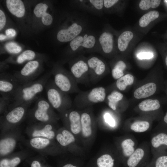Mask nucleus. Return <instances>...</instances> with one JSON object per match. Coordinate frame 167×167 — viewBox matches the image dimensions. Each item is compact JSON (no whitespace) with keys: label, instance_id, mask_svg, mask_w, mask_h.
Instances as JSON below:
<instances>
[{"label":"nucleus","instance_id":"1","mask_svg":"<svg viewBox=\"0 0 167 167\" xmlns=\"http://www.w3.org/2000/svg\"><path fill=\"white\" fill-rule=\"evenodd\" d=\"M50 76L44 75L37 80L21 84L10 97V106L14 108L31 103L43 91Z\"/></svg>","mask_w":167,"mask_h":167},{"label":"nucleus","instance_id":"25","mask_svg":"<svg viewBox=\"0 0 167 167\" xmlns=\"http://www.w3.org/2000/svg\"><path fill=\"white\" fill-rule=\"evenodd\" d=\"M133 37V33L128 31L124 32L120 35L118 41V47L120 51H124L126 49Z\"/></svg>","mask_w":167,"mask_h":167},{"label":"nucleus","instance_id":"11","mask_svg":"<svg viewBox=\"0 0 167 167\" xmlns=\"http://www.w3.org/2000/svg\"><path fill=\"white\" fill-rule=\"evenodd\" d=\"M20 84L14 75L1 74L0 92L1 96L10 98Z\"/></svg>","mask_w":167,"mask_h":167},{"label":"nucleus","instance_id":"12","mask_svg":"<svg viewBox=\"0 0 167 167\" xmlns=\"http://www.w3.org/2000/svg\"><path fill=\"white\" fill-rule=\"evenodd\" d=\"M51 106L48 101L45 99H38L36 101V108L34 113L35 118L42 122L49 121L51 117L49 113Z\"/></svg>","mask_w":167,"mask_h":167},{"label":"nucleus","instance_id":"38","mask_svg":"<svg viewBox=\"0 0 167 167\" xmlns=\"http://www.w3.org/2000/svg\"><path fill=\"white\" fill-rule=\"evenodd\" d=\"M5 47L6 50L11 54H18L22 50L21 48L19 45L13 42L7 43L5 45Z\"/></svg>","mask_w":167,"mask_h":167},{"label":"nucleus","instance_id":"49","mask_svg":"<svg viewBox=\"0 0 167 167\" xmlns=\"http://www.w3.org/2000/svg\"><path fill=\"white\" fill-rule=\"evenodd\" d=\"M63 167H78L76 165H72L71 164H68L65 165Z\"/></svg>","mask_w":167,"mask_h":167},{"label":"nucleus","instance_id":"30","mask_svg":"<svg viewBox=\"0 0 167 167\" xmlns=\"http://www.w3.org/2000/svg\"><path fill=\"white\" fill-rule=\"evenodd\" d=\"M145 167H167V155L152 157Z\"/></svg>","mask_w":167,"mask_h":167},{"label":"nucleus","instance_id":"41","mask_svg":"<svg viewBox=\"0 0 167 167\" xmlns=\"http://www.w3.org/2000/svg\"><path fill=\"white\" fill-rule=\"evenodd\" d=\"M137 56L140 59H149L152 58L154 55L151 52H142L138 54Z\"/></svg>","mask_w":167,"mask_h":167},{"label":"nucleus","instance_id":"47","mask_svg":"<svg viewBox=\"0 0 167 167\" xmlns=\"http://www.w3.org/2000/svg\"><path fill=\"white\" fill-rule=\"evenodd\" d=\"M6 35L10 37H13L16 35V32L12 28L7 29L6 31Z\"/></svg>","mask_w":167,"mask_h":167},{"label":"nucleus","instance_id":"52","mask_svg":"<svg viewBox=\"0 0 167 167\" xmlns=\"http://www.w3.org/2000/svg\"><path fill=\"white\" fill-rule=\"evenodd\" d=\"M164 1L167 4V0H164Z\"/></svg>","mask_w":167,"mask_h":167},{"label":"nucleus","instance_id":"27","mask_svg":"<svg viewBox=\"0 0 167 167\" xmlns=\"http://www.w3.org/2000/svg\"><path fill=\"white\" fill-rule=\"evenodd\" d=\"M134 77L131 75L127 74L117 79L116 83L117 88L120 91H124L126 87L133 83Z\"/></svg>","mask_w":167,"mask_h":167},{"label":"nucleus","instance_id":"50","mask_svg":"<svg viewBox=\"0 0 167 167\" xmlns=\"http://www.w3.org/2000/svg\"><path fill=\"white\" fill-rule=\"evenodd\" d=\"M6 38H7L6 36L2 34H0V40L1 41L4 40L6 39Z\"/></svg>","mask_w":167,"mask_h":167},{"label":"nucleus","instance_id":"37","mask_svg":"<svg viewBox=\"0 0 167 167\" xmlns=\"http://www.w3.org/2000/svg\"><path fill=\"white\" fill-rule=\"evenodd\" d=\"M84 40L81 46L87 48H91L94 47L96 42V39L94 36H88L87 34H86L84 36Z\"/></svg>","mask_w":167,"mask_h":167},{"label":"nucleus","instance_id":"16","mask_svg":"<svg viewBox=\"0 0 167 167\" xmlns=\"http://www.w3.org/2000/svg\"><path fill=\"white\" fill-rule=\"evenodd\" d=\"M151 126V123L148 121L137 120L131 123L125 128L128 132L142 133L149 131Z\"/></svg>","mask_w":167,"mask_h":167},{"label":"nucleus","instance_id":"17","mask_svg":"<svg viewBox=\"0 0 167 167\" xmlns=\"http://www.w3.org/2000/svg\"><path fill=\"white\" fill-rule=\"evenodd\" d=\"M81 132L84 137L88 138L92 133V119L91 114L88 111L80 113Z\"/></svg>","mask_w":167,"mask_h":167},{"label":"nucleus","instance_id":"19","mask_svg":"<svg viewBox=\"0 0 167 167\" xmlns=\"http://www.w3.org/2000/svg\"><path fill=\"white\" fill-rule=\"evenodd\" d=\"M28 105L16 107L8 112L6 116V120L11 123H16L23 118L25 112V107Z\"/></svg>","mask_w":167,"mask_h":167},{"label":"nucleus","instance_id":"5","mask_svg":"<svg viewBox=\"0 0 167 167\" xmlns=\"http://www.w3.org/2000/svg\"><path fill=\"white\" fill-rule=\"evenodd\" d=\"M53 76L54 84L64 93L68 94L81 92L71 73L58 70L53 73Z\"/></svg>","mask_w":167,"mask_h":167},{"label":"nucleus","instance_id":"32","mask_svg":"<svg viewBox=\"0 0 167 167\" xmlns=\"http://www.w3.org/2000/svg\"><path fill=\"white\" fill-rule=\"evenodd\" d=\"M102 118L105 122L110 127L114 128L117 127V121L111 113L107 111H105L102 114Z\"/></svg>","mask_w":167,"mask_h":167},{"label":"nucleus","instance_id":"22","mask_svg":"<svg viewBox=\"0 0 167 167\" xmlns=\"http://www.w3.org/2000/svg\"><path fill=\"white\" fill-rule=\"evenodd\" d=\"M99 42L103 52L106 54L110 53L113 47V40L112 35L110 33L104 32L100 36Z\"/></svg>","mask_w":167,"mask_h":167},{"label":"nucleus","instance_id":"42","mask_svg":"<svg viewBox=\"0 0 167 167\" xmlns=\"http://www.w3.org/2000/svg\"><path fill=\"white\" fill-rule=\"evenodd\" d=\"M90 2L96 9L101 10L104 5L103 0H90Z\"/></svg>","mask_w":167,"mask_h":167},{"label":"nucleus","instance_id":"20","mask_svg":"<svg viewBox=\"0 0 167 167\" xmlns=\"http://www.w3.org/2000/svg\"><path fill=\"white\" fill-rule=\"evenodd\" d=\"M6 2L7 7L11 14L19 18L24 16L25 9L22 1L7 0Z\"/></svg>","mask_w":167,"mask_h":167},{"label":"nucleus","instance_id":"53","mask_svg":"<svg viewBox=\"0 0 167 167\" xmlns=\"http://www.w3.org/2000/svg\"><path fill=\"white\" fill-rule=\"evenodd\" d=\"M80 2H82V1H83V0H80Z\"/></svg>","mask_w":167,"mask_h":167},{"label":"nucleus","instance_id":"35","mask_svg":"<svg viewBox=\"0 0 167 167\" xmlns=\"http://www.w3.org/2000/svg\"><path fill=\"white\" fill-rule=\"evenodd\" d=\"M20 162L18 157H15L11 160L4 159L0 161V167H15Z\"/></svg>","mask_w":167,"mask_h":167},{"label":"nucleus","instance_id":"39","mask_svg":"<svg viewBox=\"0 0 167 167\" xmlns=\"http://www.w3.org/2000/svg\"><path fill=\"white\" fill-rule=\"evenodd\" d=\"M84 40V37L79 36L71 41L70 43V46L72 49L73 51L76 50L79 47L82 46Z\"/></svg>","mask_w":167,"mask_h":167},{"label":"nucleus","instance_id":"6","mask_svg":"<svg viewBox=\"0 0 167 167\" xmlns=\"http://www.w3.org/2000/svg\"><path fill=\"white\" fill-rule=\"evenodd\" d=\"M138 146L137 140L132 135H128L120 138L118 144V154L122 164H124Z\"/></svg>","mask_w":167,"mask_h":167},{"label":"nucleus","instance_id":"15","mask_svg":"<svg viewBox=\"0 0 167 167\" xmlns=\"http://www.w3.org/2000/svg\"><path fill=\"white\" fill-rule=\"evenodd\" d=\"M65 115L69 122L71 132L75 135L79 133L81 131L80 113L76 110H72L66 113Z\"/></svg>","mask_w":167,"mask_h":167},{"label":"nucleus","instance_id":"34","mask_svg":"<svg viewBox=\"0 0 167 167\" xmlns=\"http://www.w3.org/2000/svg\"><path fill=\"white\" fill-rule=\"evenodd\" d=\"M35 56L34 52L31 50H26L20 54L17 58L16 62L19 64L22 63L27 60H32Z\"/></svg>","mask_w":167,"mask_h":167},{"label":"nucleus","instance_id":"23","mask_svg":"<svg viewBox=\"0 0 167 167\" xmlns=\"http://www.w3.org/2000/svg\"><path fill=\"white\" fill-rule=\"evenodd\" d=\"M123 97V94L120 92L114 90L106 96L105 100L106 99L109 107L112 110L116 111L119 102L122 100Z\"/></svg>","mask_w":167,"mask_h":167},{"label":"nucleus","instance_id":"13","mask_svg":"<svg viewBox=\"0 0 167 167\" xmlns=\"http://www.w3.org/2000/svg\"><path fill=\"white\" fill-rule=\"evenodd\" d=\"M82 29L81 26L74 23L67 29L60 30L57 34V38L62 42L71 41L77 36Z\"/></svg>","mask_w":167,"mask_h":167},{"label":"nucleus","instance_id":"8","mask_svg":"<svg viewBox=\"0 0 167 167\" xmlns=\"http://www.w3.org/2000/svg\"><path fill=\"white\" fill-rule=\"evenodd\" d=\"M39 66L37 61H30L27 62L19 72L13 75L21 84L33 81L38 76L37 71Z\"/></svg>","mask_w":167,"mask_h":167},{"label":"nucleus","instance_id":"46","mask_svg":"<svg viewBox=\"0 0 167 167\" xmlns=\"http://www.w3.org/2000/svg\"><path fill=\"white\" fill-rule=\"evenodd\" d=\"M118 1V0H103L104 6L107 8H109Z\"/></svg>","mask_w":167,"mask_h":167},{"label":"nucleus","instance_id":"29","mask_svg":"<svg viewBox=\"0 0 167 167\" xmlns=\"http://www.w3.org/2000/svg\"><path fill=\"white\" fill-rule=\"evenodd\" d=\"M52 126L51 125L47 124L41 130L34 131L32 136L33 137L42 136L49 139H53L55 136V133L52 130Z\"/></svg>","mask_w":167,"mask_h":167},{"label":"nucleus","instance_id":"40","mask_svg":"<svg viewBox=\"0 0 167 167\" xmlns=\"http://www.w3.org/2000/svg\"><path fill=\"white\" fill-rule=\"evenodd\" d=\"M42 21L45 25H49L51 24L52 22L53 18L50 14L46 12L42 17Z\"/></svg>","mask_w":167,"mask_h":167},{"label":"nucleus","instance_id":"24","mask_svg":"<svg viewBox=\"0 0 167 167\" xmlns=\"http://www.w3.org/2000/svg\"><path fill=\"white\" fill-rule=\"evenodd\" d=\"M16 143L12 138H7L2 139L0 142L1 155H5L11 152L15 148Z\"/></svg>","mask_w":167,"mask_h":167},{"label":"nucleus","instance_id":"14","mask_svg":"<svg viewBox=\"0 0 167 167\" xmlns=\"http://www.w3.org/2000/svg\"><path fill=\"white\" fill-rule=\"evenodd\" d=\"M121 163L118 155L115 156L111 153L104 154L96 161V167H117Z\"/></svg>","mask_w":167,"mask_h":167},{"label":"nucleus","instance_id":"36","mask_svg":"<svg viewBox=\"0 0 167 167\" xmlns=\"http://www.w3.org/2000/svg\"><path fill=\"white\" fill-rule=\"evenodd\" d=\"M48 7V6L46 4L39 3L34 8V13L37 17H42L46 13Z\"/></svg>","mask_w":167,"mask_h":167},{"label":"nucleus","instance_id":"9","mask_svg":"<svg viewBox=\"0 0 167 167\" xmlns=\"http://www.w3.org/2000/svg\"><path fill=\"white\" fill-rule=\"evenodd\" d=\"M71 73L78 84H86L90 82L89 69L87 62L80 59L71 66Z\"/></svg>","mask_w":167,"mask_h":167},{"label":"nucleus","instance_id":"3","mask_svg":"<svg viewBox=\"0 0 167 167\" xmlns=\"http://www.w3.org/2000/svg\"><path fill=\"white\" fill-rule=\"evenodd\" d=\"M45 88L48 101L54 108L64 110L71 106L70 97L57 88L53 81L47 83Z\"/></svg>","mask_w":167,"mask_h":167},{"label":"nucleus","instance_id":"10","mask_svg":"<svg viewBox=\"0 0 167 167\" xmlns=\"http://www.w3.org/2000/svg\"><path fill=\"white\" fill-rule=\"evenodd\" d=\"M87 62L89 69L90 82L96 83L104 76L106 71L105 65L96 57L89 58Z\"/></svg>","mask_w":167,"mask_h":167},{"label":"nucleus","instance_id":"7","mask_svg":"<svg viewBox=\"0 0 167 167\" xmlns=\"http://www.w3.org/2000/svg\"><path fill=\"white\" fill-rule=\"evenodd\" d=\"M149 143L152 157L167 155V132H157L152 136Z\"/></svg>","mask_w":167,"mask_h":167},{"label":"nucleus","instance_id":"26","mask_svg":"<svg viewBox=\"0 0 167 167\" xmlns=\"http://www.w3.org/2000/svg\"><path fill=\"white\" fill-rule=\"evenodd\" d=\"M56 138L58 142L62 146H66L75 142V138L73 134L68 130H63L61 133L57 135Z\"/></svg>","mask_w":167,"mask_h":167},{"label":"nucleus","instance_id":"43","mask_svg":"<svg viewBox=\"0 0 167 167\" xmlns=\"http://www.w3.org/2000/svg\"><path fill=\"white\" fill-rule=\"evenodd\" d=\"M157 129L159 131H163L167 132V111L163 118L162 124Z\"/></svg>","mask_w":167,"mask_h":167},{"label":"nucleus","instance_id":"31","mask_svg":"<svg viewBox=\"0 0 167 167\" xmlns=\"http://www.w3.org/2000/svg\"><path fill=\"white\" fill-rule=\"evenodd\" d=\"M50 143L47 139L37 137L32 139L30 141L31 145L37 149H42L46 147Z\"/></svg>","mask_w":167,"mask_h":167},{"label":"nucleus","instance_id":"48","mask_svg":"<svg viewBox=\"0 0 167 167\" xmlns=\"http://www.w3.org/2000/svg\"><path fill=\"white\" fill-rule=\"evenodd\" d=\"M31 167H41L40 163L37 161H33L31 165Z\"/></svg>","mask_w":167,"mask_h":167},{"label":"nucleus","instance_id":"21","mask_svg":"<svg viewBox=\"0 0 167 167\" xmlns=\"http://www.w3.org/2000/svg\"><path fill=\"white\" fill-rule=\"evenodd\" d=\"M161 106L159 101L157 99H148L142 101L138 105L139 109L143 112H148L159 109Z\"/></svg>","mask_w":167,"mask_h":167},{"label":"nucleus","instance_id":"4","mask_svg":"<svg viewBox=\"0 0 167 167\" xmlns=\"http://www.w3.org/2000/svg\"><path fill=\"white\" fill-rule=\"evenodd\" d=\"M150 143L145 141L138 146L123 164L124 167H145L151 161Z\"/></svg>","mask_w":167,"mask_h":167},{"label":"nucleus","instance_id":"51","mask_svg":"<svg viewBox=\"0 0 167 167\" xmlns=\"http://www.w3.org/2000/svg\"><path fill=\"white\" fill-rule=\"evenodd\" d=\"M165 63L166 66H167V56L165 58Z\"/></svg>","mask_w":167,"mask_h":167},{"label":"nucleus","instance_id":"2","mask_svg":"<svg viewBox=\"0 0 167 167\" xmlns=\"http://www.w3.org/2000/svg\"><path fill=\"white\" fill-rule=\"evenodd\" d=\"M106 97V89L103 87H98L87 91H81L75 96L74 101L79 107H86L104 102Z\"/></svg>","mask_w":167,"mask_h":167},{"label":"nucleus","instance_id":"28","mask_svg":"<svg viewBox=\"0 0 167 167\" xmlns=\"http://www.w3.org/2000/svg\"><path fill=\"white\" fill-rule=\"evenodd\" d=\"M159 16V13L158 11H150L141 17L139 21V25L141 27H145L151 22L157 18Z\"/></svg>","mask_w":167,"mask_h":167},{"label":"nucleus","instance_id":"18","mask_svg":"<svg viewBox=\"0 0 167 167\" xmlns=\"http://www.w3.org/2000/svg\"><path fill=\"white\" fill-rule=\"evenodd\" d=\"M156 88V85L155 83H147L137 88L134 92V96L137 99L148 97L154 94Z\"/></svg>","mask_w":167,"mask_h":167},{"label":"nucleus","instance_id":"33","mask_svg":"<svg viewBox=\"0 0 167 167\" xmlns=\"http://www.w3.org/2000/svg\"><path fill=\"white\" fill-rule=\"evenodd\" d=\"M160 0H142L139 3V7L142 10H146L150 8H156L160 4Z\"/></svg>","mask_w":167,"mask_h":167},{"label":"nucleus","instance_id":"45","mask_svg":"<svg viewBox=\"0 0 167 167\" xmlns=\"http://www.w3.org/2000/svg\"><path fill=\"white\" fill-rule=\"evenodd\" d=\"M6 22V16L4 13L0 10V30H1L4 26Z\"/></svg>","mask_w":167,"mask_h":167},{"label":"nucleus","instance_id":"44","mask_svg":"<svg viewBox=\"0 0 167 167\" xmlns=\"http://www.w3.org/2000/svg\"><path fill=\"white\" fill-rule=\"evenodd\" d=\"M126 68V65L124 62L122 60L118 61L115 65L113 68L120 70L123 71Z\"/></svg>","mask_w":167,"mask_h":167}]
</instances>
